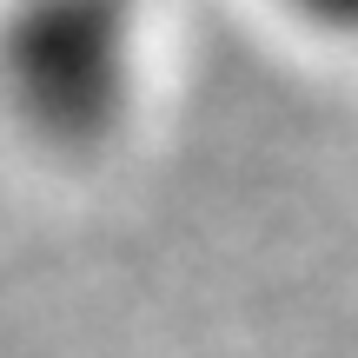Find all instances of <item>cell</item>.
Segmentation results:
<instances>
[{"mask_svg": "<svg viewBox=\"0 0 358 358\" xmlns=\"http://www.w3.org/2000/svg\"><path fill=\"white\" fill-rule=\"evenodd\" d=\"M13 87L47 127H87L120 87V27L93 0H34L13 47Z\"/></svg>", "mask_w": 358, "mask_h": 358, "instance_id": "cell-1", "label": "cell"}, {"mask_svg": "<svg viewBox=\"0 0 358 358\" xmlns=\"http://www.w3.org/2000/svg\"><path fill=\"white\" fill-rule=\"evenodd\" d=\"M292 13H306L325 34H358V0H292Z\"/></svg>", "mask_w": 358, "mask_h": 358, "instance_id": "cell-2", "label": "cell"}]
</instances>
